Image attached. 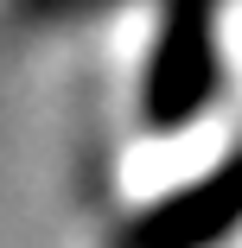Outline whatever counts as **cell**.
<instances>
[{"label":"cell","mask_w":242,"mask_h":248,"mask_svg":"<svg viewBox=\"0 0 242 248\" xmlns=\"http://www.w3.org/2000/svg\"><path fill=\"white\" fill-rule=\"evenodd\" d=\"M217 89V7L210 0H160L128 70V115L140 134H178L198 121Z\"/></svg>","instance_id":"1"},{"label":"cell","mask_w":242,"mask_h":248,"mask_svg":"<svg viewBox=\"0 0 242 248\" xmlns=\"http://www.w3.org/2000/svg\"><path fill=\"white\" fill-rule=\"evenodd\" d=\"M236 70H242V19H236Z\"/></svg>","instance_id":"3"},{"label":"cell","mask_w":242,"mask_h":248,"mask_svg":"<svg viewBox=\"0 0 242 248\" xmlns=\"http://www.w3.org/2000/svg\"><path fill=\"white\" fill-rule=\"evenodd\" d=\"M242 229V140L198 159L172 185L140 191L102 248H223Z\"/></svg>","instance_id":"2"}]
</instances>
